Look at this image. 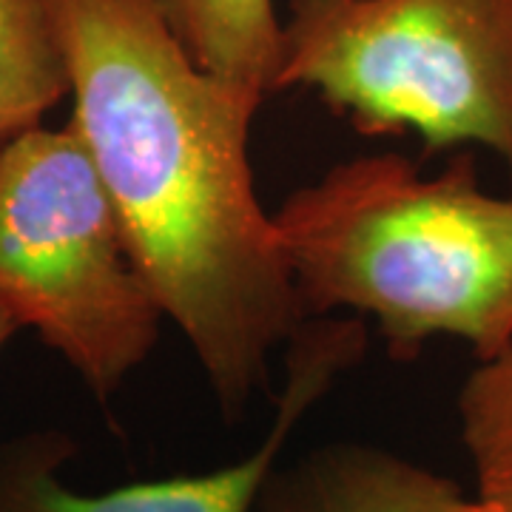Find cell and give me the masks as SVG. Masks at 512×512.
Segmentation results:
<instances>
[{"instance_id":"277c9868","label":"cell","mask_w":512,"mask_h":512,"mask_svg":"<svg viewBox=\"0 0 512 512\" xmlns=\"http://www.w3.org/2000/svg\"><path fill=\"white\" fill-rule=\"evenodd\" d=\"M0 311L103 404L160 339L163 308L72 123H40L0 146Z\"/></svg>"},{"instance_id":"7a4b0ae2","label":"cell","mask_w":512,"mask_h":512,"mask_svg":"<svg viewBox=\"0 0 512 512\" xmlns=\"http://www.w3.org/2000/svg\"><path fill=\"white\" fill-rule=\"evenodd\" d=\"M305 316L373 319L393 359L458 339L478 362L512 348V194L478 183L470 154L424 174L362 154L271 214Z\"/></svg>"},{"instance_id":"9c48e42d","label":"cell","mask_w":512,"mask_h":512,"mask_svg":"<svg viewBox=\"0 0 512 512\" xmlns=\"http://www.w3.org/2000/svg\"><path fill=\"white\" fill-rule=\"evenodd\" d=\"M456 407L478 512H512V348L470 370Z\"/></svg>"},{"instance_id":"ba28073f","label":"cell","mask_w":512,"mask_h":512,"mask_svg":"<svg viewBox=\"0 0 512 512\" xmlns=\"http://www.w3.org/2000/svg\"><path fill=\"white\" fill-rule=\"evenodd\" d=\"M69 97L49 0H0V146Z\"/></svg>"},{"instance_id":"6da1fadb","label":"cell","mask_w":512,"mask_h":512,"mask_svg":"<svg viewBox=\"0 0 512 512\" xmlns=\"http://www.w3.org/2000/svg\"><path fill=\"white\" fill-rule=\"evenodd\" d=\"M72 123L134 265L242 419L308 319L259 205L248 134L262 100L202 72L157 0H49Z\"/></svg>"},{"instance_id":"52a82bcc","label":"cell","mask_w":512,"mask_h":512,"mask_svg":"<svg viewBox=\"0 0 512 512\" xmlns=\"http://www.w3.org/2000/svg\"><path fill=\"white\" fill-rule=\"evenodd\" d=\"M157 3L202 72L265 103L274 92L282 55V20L276 18L274 0Z\"/></svg>"},{"instance_id":"30bf717a","label":"cell","mask_w":512,"mask_h":512,"mask_svg":"<svg viewBox=\"0 0 512 512\" xmlns=\"http://www.w3.org/2000/svg\"><path fill=\"white\" fill-rule=\"evenodd\" d=\"M18 325H15V322H12V319H9V316H6V313L0 311V348H3V345H6V342H9V339H12V336H15V333H18Z\"/></svg>"},{"instance_id":"3957f363","label":"cell","mask_w":512,"mask_h":512,"mask_svg":"<svg viewBox=\"0 0 512 512\" xmlns=\"http://www.w3.org/2000/svg\"><path fill=\"white\" fill-rule=\"evenodd\" d=\"M274 92L313 89L370 137L487 148L512 174V0H288Z\"/></svg>"},{"instance_id":"8fae6325","label":"cell","mask_w":512,"mask_h":512,"mask_svg":"<svg viewBox=\"0 0 512 512\" xmlns=\"http://www.w3.org/2000/svg\"><path fill=\"white\" fill-rule=\"evenodd\" d=\"M476 510H478V507H476Z\"/></svg>"},{"instance_id":"5b68a950","label":"cell","mask_w":512,"mask_h":512,"mask_svg":"<svg viewBox=\"0 0 512 512\" xmlns=\"http://www.w3.org/2000/svg\"><path fill=\"white\" fill-rule=\"evenodd\" d=\"M367 350L362 316H311L288 339L285 387L274 424L254 453L208 473L126 484L106 493H80L63 467L77 441L63 430H35L0 444V512H254L259 490L279 464L296 424L308 416L342 373Z\"/></svg>"},{"instance_id":"8992f818","label":"cell","mask_w":512,"mask_h":512,"mask_svg":"<svg viewBox=\"0 0 512 512\" xmlns=\"http://www.w3.org/2000/svg\"><path fill=\"white\" fill-rule=\"evenodd\" d=\"M254 512H478L458 481L376 444L333 441L268 473Z\"/></svg>"}]
</instances>
